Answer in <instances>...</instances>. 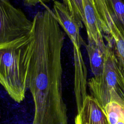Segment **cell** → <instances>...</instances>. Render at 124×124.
<instances>
[{
	"label": "cell",
	"mask_w": 124,
	"mask_h": 124,
	"mask_svg": "<svg viewBox=\"0 0 124 124\" xmlns=\"http://www.w3.org/2000/svg\"><path fill=\"white\" fill-rule=\"evenodd\" d=\"M32 40L31 31L28 35L0 45V84L17 103L24 99L28 89Z\"/></svg>",
	"instance_id": "6da1fadb"
},
{
	"label": "cell",
	"mask_w": 124,
	"mask_h": 124,
	"mask_svg": "<svg viewBox=\"0 0 124 124\" xmlns=\"http://www.w3.org/2000/svg\"><path fill=\"white\" fill-rule=\"evenodd\" d=\"M105 62L103 72L87 82L91 95L104 108L111 101L124 106V64L113 49L110 36H107Z\"/></svg>",
	"instance_id": "7a4b0ae2"
},
{
	"label": "cell",
	"mask_w": 124,
	"mask_h": 124,
	"mask_svg": "<svg viewBox=\"0 0 124 124\" xmlns=\"http://www.w3.org/2000/svg\"><path fill=\"white\" fill-rule=\"evenodd\" d=\"M32 22L9 0H0V45L29 35Z\"/></svg>",
	"instance_id": "3957f363"
},
{
	"label": "cell",
	"mask_w": 124,
	"mask_h": 124,
	"mask_svg": "<svg viewBox=\"0 0 124 124\" xmlns=\"http://www.w3.org/2000/svg\"><path fill=\"white\" fill-rule=\"evenodd\" d=\"M53 13L58 24L71 41L73 46L80 47L85 45L80 35V30L83 28L71 15L63 3L53 1Z\"/></svg>",
	"instance_id": "277c9868"
},
{
	"label": "cell",
	"mask_w": 124,
	"mask_h": 124,
	"mask_svg": "<svg viewBox=\"0 0 124 124\" xmlns=\"http://www.w3.org/2000/svg\"><path fill=\"white\" fill-rule=\"evenodd\" d=\"M85 25L88 40L98 46L106 51L105 44L103 35V30L100 16L96 10L94 0H83Z\"/></svg>",
	"instance_id": "5b68a950"
},
{
	"label": "cell",
	"mask_w": 124,
	"mask_h": 124,
	"mask_svg": "<svg viewBox=\"0 0 124 124\" xmlns=\"http://www.w3.org/2000/svg\"><path fill=\"white\" fill-rule=\"evenodd\" d=\"M75 124H109L104 108L92 95H87L75 119Z\"/></svg>",
	"instance_id": "8992f818"
},
{
	"label": "cell",
	"mask_w": 124,
	"mask_h": 124,
	"mask_svg": "<svg viewBox=\"0 0 124 124\" xmlns=\"http://www.w3.org/2000/svg\"><path fill=\"white\" fill-rule=\"evenodd\" d=\"M74 62V92L78 112L80 110L87 94V70L80 48L73 46Z\"/></svg>",
	"instance_id": "52a82bcc"
},
{
	"label": "cell",
	"mask_w": 124,
	"mask_h": 124,
	"mask_svg": "<svg viewBox=\"0 0 124 124\" xmlns=\"http://www.w3.org/2000/svg\"><path fill=\"white\" fill-rule=\"evenodd\" d=\"M89 59L90 67L94 77L103 72L105 62V52L95 43L88 41L85 45Z\"/></svg>",
	"instance_id": "ba28073f"
},
{
	"label": "cell",
	"mask_w": 124,
	"mask_h": 124,
	"mask_svg": "<svg viewBox=\"0 0 124 124\" xmlns=\"http://www.w3.org/2000/svg\"><path fill=\"white\" fill-rule=\"evenodd\" d=\"M94 4L100 18L103 32L109 36L114 24L111 17L108 0H94Z\"/></svg>",
	"instance_id": "9c48e42d"
},
{
	"label": "cell",
	"mask_w": 124,
	"mask_h": 124,
	"mask_svg": "<svg viewBox=\"0 0 124 124\" xmlns=\"http://www.w3.org/2000/svg\"><path fill=\"white\" fill-rule=\"evenodd\" d=\"M113 21L124 38V0H108Z\"/></svg>",
	"instance_id": "30bf717a"
},
{
	"label": "cell",
	"mask_w": 124,
	"mask_h": 124,
	"mask_svg": "<svg viewBox=\"0 0 124 124\" xmlns=\"http://www.w3.org/2000/svg\"><path fill=\"white\" fill-rule=\"evenodd\" d=\"M109 124H124V106L111 101L104 108Z\"/></svg>",
	"instance_id": "8fae6325"
},
{
	"label": "cell",
	"mask_w": 124,
	"mask_h": 124,
	"mask_svg": "<svg viewBox=\"0 0 124 124\" xmlns=\"http://www.w3.org/2000/svg\"><path fill=\"white\" fill-rule=\"evenodd\" d=\"M63 3L71 15L83 27L84 21L83 0H63Z\"/></svg>",
	"instance_id": "7c38bea8"
},
{
	"label": "cell",
	"mask_w": 124,
	"mask_h": 124,
	"mask_svg": "<svg viewBox=\"0 0 124 124\" xmlns=\"http://www.w3.org/2000/svg\"><path fill=\"white\" fill-rule=\"evenodd\" d=\"M113 49L117 56L124 64V38L114 24L110 34Z\"/></svg>",
	"instance_id": "4fadbf2b"
},
{
	"label": "cell",
	"mask_w": 124,
	"mask_h": 124,
	"mask_svg": "<svg viewBox=\"0 0 124 124\" xmlns=\"http://www.w3.org/2000/svg\"><path fill=\"white\" fill-rule=\"evenodd\" d=\"M25 4L29 6H35L36 4L41 3L42 5H45L51 1L54 0H23Z\"/></svg>",
	"instance_id": "5bb4252c"
}]
</instances>
